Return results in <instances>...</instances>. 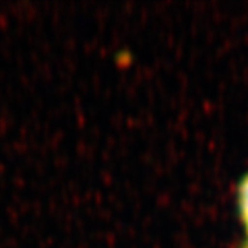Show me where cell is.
Returning a JSON list of instances; mask_svg holds the SVG:
<instances>
[{"mask_svg":"<svg viewBox=\"0 0 248 248\" xmlns=\"http://www.w3.org/2000/svg\"><path fill=\"white\" fill-rule=\"evenodd\" d=\"M239 202H241V212H242V217L244 221L247 224L248 229V176L244 180L241 190H239Z\"/></svg>","mask_w":248,"mask_h":248,"instance_id":"1","label":"cell"}]
</instances>
